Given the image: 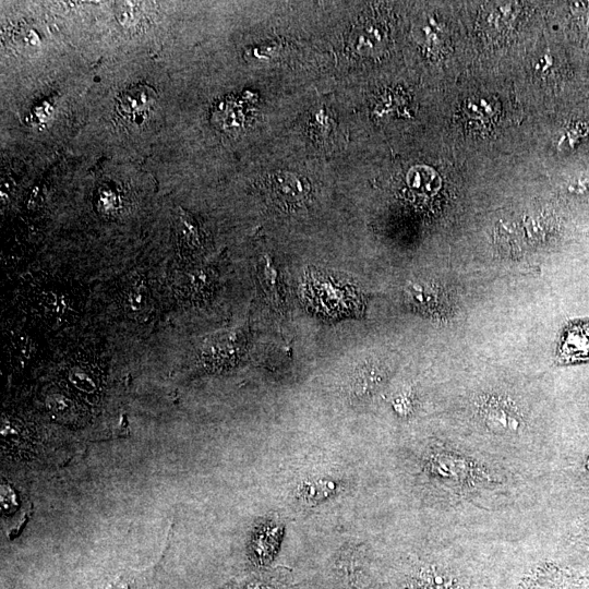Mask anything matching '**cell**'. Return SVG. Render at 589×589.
Returning a JSON list of instances; mask_svg holds the SVG:
<instances>
[{
  "label": "cell",
  "instance_id": "12",
  "mask_svg": "<svg viewBox=\"0 0 589 589\" xmlns=\"http://www.w3.org/2000/svg\"><path fill=\"white\" fill-rule=\"evenodd\" d=\"M147 300L146 285L142 280H136L127 290L125 305L129 311L142 310Z\"/></svg>",
  "mask_w": 589,
  "mask_h": 589
},
{
  "label": "cell",
  "instance_id": "1",
  "mask_svg": "<svg viewBox=\"0 0 589 589\" xmlns=\"http://www.w3.org/2000/svg\"><path fill=\"white\" fill-rule=\"evenodd\" d=\"M308 297L321 312L330 315L353 312L361 308L357 288L342 278L320 271L310 272L306 281Z\"/></svg>",
  "mask_w": 589,
  "mask_h": 589
},
{
  "label": "cell",
  "instance_id": "5",
  "mask_svg": "<svg viewBox=\"0 0 589 589\" xmlns=\"http://www.w3.org/2000/svg\"><path fill=\"white\" fill-rule=\"evenodd\" d=\"M407 184L417 196H433L441 187L438 175L430 167L416 166L407 173Z\"/></svg>",
  "mask_w": 589,
  "mask_h": 589
},
{
  "label": "cell",
  "instance_id": "4",
  "mask_svg": "<svg viewBox=\"0 0 589 589\" xmlns=\"http://www.w3.org/2000/svg\"><path fill=\"white\" fill-rule=\"evenodd\" d=\"M148 570H120L105 575L93 582L92 589H152Z\"/></svg>",
  "mask_w": 589,
  "mask_h": 589
},
{
  "label": "cell",
  "instance_id": "16",
  "mask_svg": "<svg viewBox=\"0 0 589 589\" xmlns=\"http://www.w3.org/2000/svg\"><path fill=\"white\" fill-rule=\"evenodd\" d=\"M585 468H586V470L589 471V457L587 458V460L585 462Z\"/></svg>",
  "mask_w": 589,
  "mask_h": 589
},
{
  "label": "cell",
  "instance_id": "15",
  "mask_svg": "<svg viewBox=\"0 0 589 589\" xmlns=\"http://www.w3.org/2000/svg\"><path fill=\"white\" fill-rule=\"evenodd\" d=\"M393 405H394L395 410L399 414L406 416L411 411V407H412L411 397L407 393H400L396 395V397L394 398Z\"/></svg>",
  "mask_w": 589,
  "mask_h": 589
},
{
  "label": "cell",
  "instance_id": "14",
  "mask_svg": "<svg viewBox=\"0 0 589 589\" xmlns=\"http://www.w3.org/2000/svg\"><path fill=\"white\" fill-rule=\"evenodd\" d=\"M48 408L57 416L67 417L73 411V402L70 398L55 394L48 397L47 399Z\"/></svg>",
  "mask_w": 589,
  "mask_h": 589
},
{
  "label": "cell",
  "instance_id": "7",
  "mask_svg": "<svg viewBox=\"0 0 589 589\" xmlns=\"http://www.w3.org/2000/svg\"><path fill=\"white\" fill-rule=\"evenodd\" d=\"M260 280L268 300L276 306L280 304L277 269L268 255H264L259 266Z\"/></svg>",
  "mask_w": 589,
  "mask_h": 589
},
{
  "label": "cell",
  "instance_id": "2",
  "mask_svg": "<svg viewBox=\"0 0 589 589\" xmlns=\"http://www.w3.org/2000/svg\"><path fill=\"white\" fill-rule=\"evenodd\" d=\"M157 98L156 91L139 84L123 91L117 101V112L125 121L141 123Z\"/></svg>",
  "mask_w": 589,
  "mask_h": 589
},
{
  "label": "cell",
  "instance_id": "6",
  "mask_svg": "<svg viewBox=\"0 0 589 589\" xmlns=\"http://www.w3.org/2000/svg\"><path fill=\"white\" fill-rule=\"evenodd\" d=\"M274 193L285 202H302L308 193L303 180L296 175L283 172L273 179Z\"/></svg>",
  "mask_w": 589,
  "mask_h": 589
},
{
  "label": "cell",
  "instance_id": "13",
  "mask_svg": "<svg viewBox=\"0 0 589 589\" xmlns=\"http://www.w3.org/2000/svg\"><path fill=\"white\" fill-rule=\"evenodd\" d=\"M382 382V375L375 369H363L356 377V388L360 394L371 393Z\"/></svg>",
  "mask_w": 589,
  "mask_h": 589
},
{
  "label": "cell",
  "instance_id": "10",
  "mask_svg": "<svg viewBox=\"0 0 589 589\" xmlns=\"http://www.w3.org/2000/svg\"><path fill=\"white\" fill-rule=\"evenodd\" d=\"M336 482L317 480L305 483L301 490V495L308 501H321L336 492Z\"/></svg>",
  "mask_w": 589,
  "mask_h": 589
},
{
  "label": "cell",
  "instance_id": "9",
  "mask_svg": "<svg viewBox=\"0 0 589 589\" xmlns=\"http://www.w3.org/2000/svg\"><path fill=\"white\" fill-rule=\"evenodd\" d=\"M407 297L410 303L419 310L430 311L436 306V291L428 284H410V286L407 288Z\"/></svg>",
  "mask_w": 589,
  "mask_h": 589
},
{
  "label": "cell",
  "instance_id": "8",
  "mask_svg": "<svg viewBox=\"0 0 589 589\" xmlns=\"http://www.w3.org/2000/svg\"><path fill=\"white\" fill-rule=\"evenodd\" d=\"M39 305L44 314L50 318L64 320L70 312L68 298L63 293L52 290L40 294Z\"/></svg>",
  "mask_w": 589,
  "mask_h": 589
},
{
  "label": "cell",
  "instance_id": "11",
  "mask_svg": "<svg viewBox=\"0 0 589 589\" xmlns=\"http://www.w3.org/2000/svg\"><path fill=\"white\" fill-rule=\"evenodd\" d=\"M71 384L79 390L91 394L97 388V384L92 374L82 366L74 365L69 371Z\"/></svg>",
  "mask_w": 589,
  "mask_h": 589
},
{
  "label": "cell",
  "instance_id": "3",
  "mask_svg": "<svg viewBox=\"0 0 589 589\" xmlns=\"http://www.w3.org/2000/svg\"><path fill=\"white\" fill-rule=\"evenodd\" d=\"M225 589H296V587L286 569H275L231 580Z\"/></svg>",
  "mask_w": 589,
  "mask_h": 589
}]
</instances>
